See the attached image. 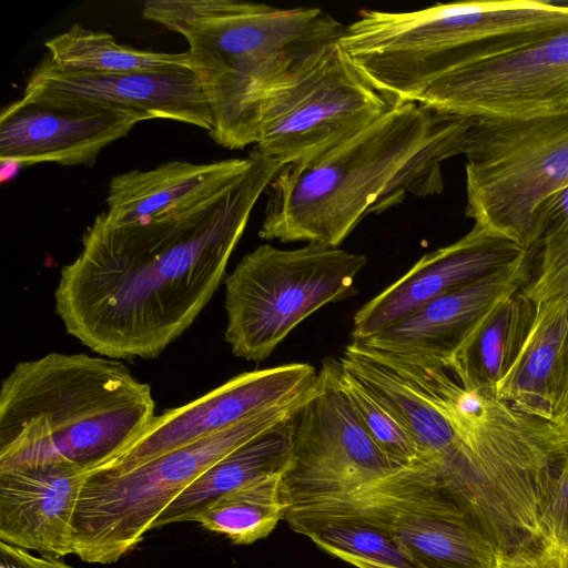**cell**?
<instances>
[{"mask_svg": "<svg viewBox=\"0 0 568 568\" xmlns=\"http://www.w3.org/2000/svg\"><path fill=\"white\" fill-rule=\"evenodd\" d=\"M250 155L243 178L211 199L124 224L97 215L54 292L68 334L108 358L132 359L156 357L189 328L284 165L256 149Z\"/></svg>", "mask_w": 568, "mask_h": 568, "instance_id": "cell-1", "label": "cell"}, {"mask_svg": "<svg viewBox=\"0 0 568 568\" xmlns=\"http://www.w3.org/2000/svg\"><path fill=\"white\" fill-rule=\"evenodd\" d=\"M471 119L418 102L392 106L348 139L285 164L266 189L264 240L338 245L368 214L444 187L443 164L464 154Z\"/></svg>", "mask_w": 568, "mask_h": 568, "instance_id": "cell-2", "label": "cell"}, {"mask_svg": "<svg viewBox=\"0 0 568 568\" xmlns=\"http://www.w3.org/2000/svg\"><path fill=\"white\" fill-rule=\"evenodd\" d=\"M142 16L187 41L211 112L209 134L227 149L256 144L270 94L346 28L320 8L236 0H153Z\"/></svg>", "mask_w": 568, "mask_h": 568, "instance_id": "cell-3", "label": "cell"}, {"mask_svg": "<svg viewBox=\"0 0 568 568\" xmlns=\"http://www.w3.org/2000/svg\"><path fill=\"white\" fill-rule=\"evenodd\" d=\"M151 387L119 359L50 353L20 362L0 390V470L59 464L102 467L145 430Z\"/></svg>", "mask_w": 568, "mask_h": 568, "instance_id": "cell-4", "label": "cell"}, {"mask_svg": "<svg viewBox=\"0 0 568 568\" xmlns=\"http://www.w3.org/2000/svg\"><path fill=\"white\" fill-rule=\"evenodd\" d=\"M568 28V2L436 3L406 12L363 10L339 44L393 105L416 102L444 74Z\"/></svg>", "mask_w": 568, "mask_h": 568, "instance_id": "cell-5", "label": "cell"}, {"mask_svg": "<svg viewBox=\"0 0 568 568\" xmlns=\"http://www.w3.org/2000/svg\"><path fill=\"white\" fill-rule=\"evenodd\" d=\"M313 388L132 468L89 473L73 518V554L89 564L118 561L186 487L239 446L291 418Z\"/></svg>", "mask_w": 568, "mask_h": 568, "instance_id": "cell-6", "label": "cell"}, {"mask_svg": "<svg viewBox=\"0 0 568 568\" xmlns=\"http://www.w3.org/2000/svg\"><path fill=\"white\" fill-rule=\"evenodd\" d=\"M464 155L466 216L531 250L540 206L568 187V109L527 119H471Z\"/></svg>", "mask_w": 568, "mask_h": 568, "instance_id": "cell-7", "label": "cell"}, {"mask_svg": "<svg viewBox=\"0 0 568 568\" xmlns=\"http://www.w3.org/2000/svg\"><path fill=\"white\" fill-rule=\"evenodd\" d=\"M367 256L307 243L294 250L262 244L225 278V341L232 353L262 362L305 318L357 293Z\"/></svg>", "mask_w": 568, "mask_h": 568, "instance_id": "cell-8", "label": "cell"}, {"mask_svg": "<svg viewBox=\"0 0 568 568\" xmlns=\"http://www.w3.org/2000/svg\"><path fill=\"white\" fill-rule=\"evenodd\" d=\"M287 510L362 518L390 534L423 568H496L503 561L435 470L424 463L354 493Z\"/></svg>", "mask_w": 568, "mask_h": 568, "instance_id": "cell-9", "label": "cell"}, {"mask_svg": "<svg viewBox=\"0 0 568 568\" xmlns=\"http://www.w3.org/2000/svg\"><path fill=\"white\" fill-rule=\"evenodd\" d=\"M338 41L308 57L270 94L261 114L258 152L284 165L311 158L394 106Z\"/></svg>", "mask_w": 568, "mask_h": 568, "instance_id": "cell-10", "label": "cell"}, {"mask_svg": "<svg viewBox=\"0 0 568 568\" xmlns=\"http://www.w3.org/2000/svg\"><path fill=\"white\" fill-rule=\"evenodd\" d=\"M338 372V359H324L313 392L291 419V458L282 476L285 509L354 493L405 468L365 430Z\"/></svg>", "mask_w": 568, "mask_h": 568, "instance_id": "cell-11", "label": "cell"}, {"mask_svg": "<svg viewBox=\"0 0 568 568\" xmlns=\"http://www.w3.org/2000/svg\"><path fill=\"white\" fill-rule=\"evenodd\" d=\"M416 102L471 119H527L565 111L568 28L450 71Z\"/></svg>", "mask_w": 568, "mask_h": 568, "instance_id": "cell-12", "label": "cell"}, {"mask_svg": "<svg viewBox=\"0 0 568 568\" xmlns=\"http://www.w3.org/2000/svg\"><path fill=\"white\" fill-rule=\"evenodd\" d=\"M317 375L316 368L307 363H292L234 376L185 405L155 415L136 440L93 471L132 468L252 415L287 404L311 390Z\"/></svg>", "mask_w": 568, "mask_h": 568, "instance_id": "cell-13", "label": "cell"}, {"mask_svg": "<svg viewBox=\"0 0 568 568\" xmlns=\"http://www.w3.org/2000/svg\"><path fill=\"white\" fill-rule=\"evenodd\" d=\"M144 120L150 118L138 111L22 95L1 111L0 160L91 166L105 146Z\"/></svg>", "mask_w": 568, "mask_h": 568, "instance_id": "cell-14", "label": "cell"}, {"mask_svg": "<svg viewBox=\"0 0 568 568\" xmlns=\"http://www.w3.org/2000/svg\"><path fill=\"white\" fill-rule=\"evenodd\" d=\"M527 253L515 242L474 224L462 239L425 254L365 303L353 317L351 341L366 339L428 302L511 266Z\"/></svg>", "mask_w": 568, "mask_h": 568, "instance_id": "cell-15", "label": "cell"}, {"mask_svg": "<svg viewBox=\"0 0 568 568\" xmlns=\"http://www.w3.org/2000/svg\"><path fill=\"white\" fill-rule=\"evenodd\" d=\"M23 97L121 108L195 125L207 132L212 118L202 88L190 69L90 73L57 68L45 55L31 72Z\"/></svg>", "mask_w": 568, "mask_h": 568, "instance_id": "cell-16", "label": "cell"}, {"mask_svg": "<svg viewBox=\"0 0 568 568\" xmlns=\"http://www.w3.org/2000/svg\"><path fill=\"white\" fill-rule=\"evenodd\" d=\"M531 254L493 275L444 294L362 342L375 349L448 363L504 298L531 276Z\"/></svg>", "mask_w": 568, "mask_h": 568, "instance_id": "cell-17", "label": "cell"}, {"mask_svg": "<svg viewBox=\"0 0 568 568\" xmlns=\"http://www.w3.org/2000/svg\"><path fill=\"white\" fill-rule=\"evenodd\" d=\"M87 476L59 464L0 470V541L41 556L73 554V518Z\"/></svg>", "mask_w": 568, "mask_h": 568, "instance_id": "cell-18", "label": "cell"}, {"mask_svg": "<svg viewBox=\"0 0 568 568\" xmlns=\"http://www.w3.org/2000/svg\"><path fill=\"white\" fill-rule=\"evenodd\" d=\"M252 158L210 163L168 161L149 170L113 176L109 183L106 221L124 224L211 199L240 181Z\"/></svg>", "mask_w": 568, "mask_h": 568, "instance_id": "cell-19", "label": "cell"}, {"mask_svg": "<svg viewBox=\"0 0 568 568\" xmlns=\"http://www.w3.org/2000/svg\"><path fill=\"white\" fill-rule=\"evenodd\" d=\"M568 353V297L537 306L529 335L495 396L551 423Z\"/></svg>", "mask_w": 568, "mask_h": 568, "instance_id": "cell-20", "label": "cell"}, {"mask_svg": "<svg viewBox=\"0 0 568 568\" xmlns=\"http://www.w3.org/2000/svg\"><path fill=\"white\" fill-rule=\"evenodd\" d=\"M536 304L521 290L504 298L447 363L468 390L495 396L532 327Z\"/></svg>", "mask_w": 568, "mask_h": 568, "instance_id": "cell-21", "label": "cell"}, {"mask_svg": "<svg viewBox=\"0 0 568 568\" xmlns=\"http://www.w3.org/2000/svg\"><path fill=\"white\" fill-rule=\"evenodd\" d=\"M292 417L250 439L212 465L161 513L152 529L192 521L215 497L253 480L283 474L291 458Z\"/></svg>", "mask_w": 568, "mask_h": 568, "instance_id": "cell-22", "label": "cell"}, {"mask_svg": "<svg viewBox=\"0 0 568 568\" xmlns=\"http://www.w3.org/2000/svg\"><path fill=\"white\" fill-rule=\"evenodd\" d=\"M292 530L356 568H423L386 530L349 515H307L286 510Z\"/></svg>", "mask_w": 568, "mask_h": 568, "instance_id": "cell-23", "label": "cell"}, {"mask_svg": "<svg viewBox=\"0 0 568 568\" xmlns=\"http://www.w3.org/2000/svg\"><path fill=\"white\" fill-rule=\"evenodd\" d=\"M59 69L74 72L119 73L190 69L187 52L141 50L116 42L111 33L73 24L44 42Z\"/></svg>", "mask_w": 568, "mask_h": 568, "instance_id": "cell-24", "label": "cell"}, {"mask_svg": "<svg viewBox=\"0 0 568 568\" xmlns=\"http://www.w3.org/2000/svg\"><path fill=\"white\" fill-rule=\"evenodd\" d=\"M282 476V473L266 476L215 497L192 521L237 545L267 537L285 513Z\"/></svg>", "mask_w": 568, "mask_h": 568, "instance_id": "cell-25", "label": "cell"}, {"mask_svg": "<svg viewBox=\"0 0 568 568\" xmlns=\"http://www.w3.org/2000/svg\"><path fill=\"white\" fill-rule=\"evenodd\" d=\"M535 272L521 292L536 306L568 297V187L552 194L536 219V243L529 250Z\"/></svg>", "mask_w": 568, "mask_h": 568, "instance_id": "cell-26", "label": "cell"}, {"mask_svg": "<svg viewBox=\"0 0 568 568\" xmlns=\"http://www.w3.org/2000/svg\"><path fill=\"white\" fill-rule=\"evenodd\" d=\"M338 379L359 422L377 447L400 467L419 463L414 442L395 415L341 364Z\"/></svg>", "mask_w": 568, "mask_h": 568, "instance_id": "cell-27", "label": "cell"}, {"mask_svg": "<svg viewBox=\"0 0 568 568\" xmlns=\"http://www.w3.org/2000/svg\"><path fill=\"white\" fill-rule=\"evenodd\" d=\"M540 530L546 546L568 552V450L559 460L542 504Z\"/></svg>", "mask_w": 568, "mask_h": 568, "instance_id": "cell-28", "label": "cell"}, {"mask_svg": "<svg viewBox=\"0 0 568 568\" xmlns=\"http://www.w3.org/2000/svg\"><path fill=\"white\" fill-rule=\"evenodd\" d=\"M0 568H71L62 558L36 556L29 550L0 541Z\"/></svg>", "mask_w": 568, "mask_h": 568, "instance_id": "cell-29", "label": "cell"}, {"mask_svg": "<svg viewBox=\"0 0 568 568\" xmlns=\"http://www.w3.org/2000/svg\"><path fill=\"white\" fill-rule=\"evenodd\" d=\"M496 568H564L562 554L546 546L529 555L503 560Z\"/></svg>", "mask_w": 568, "mask_h": 568, "instance_id": "cell-30", "label": "cell"}, {"mask_svg": "<svg viewBox=\"0 0 568 568\" xmlns=\"http://www.w3.org/2000/svg\"><path fill=\"white\" fill-rule=\"evenodd\" d=\"M551 423L562 435L568 438V353Z\"/></svg>", "mask_w": 568, "mask_h": 568, "instance_id": "cell-31", "label": "cell"}, {"mask_svg": "<svg viewBox=\"0 0 568 568\" xmlns=\"http://www.w3.org/2000/svg\"><path fill=\"white\" fill-rule=\"evenodd\" d=\"M564 568H568V552L562 554Z\"/></svg>", "mask_w": 568, "mask_h": 568, "instance_id": "cell-32", "label": "cell"}]
</instances>
